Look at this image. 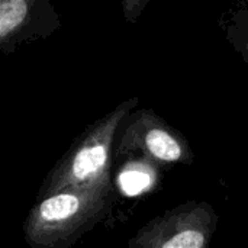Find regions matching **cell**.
<instances>
[{"instance_id":"3957f363","label":"cell","mask_w":248,"mask_h":248,"mask_svg":"<svg viewBox=\"0 0 248 248\" xmlns=\"http://www.w3.org/2000/svg\"><path fill=\"white\" fill-rule=\"evenodd\" d=\"M140 157L154 166H190L195 161L187 138L154 109H135L122 124L113 157Z\"/></svg>"},{"instance_id":"6da1fadb","label":"cell","mask_w":248,"mask_h":248,"mask_svg":"<svg viewBox=\"0 0 248 248\" xmlns=\"http://www.w3.org/2000/svg\"><path fill=\"white\" fill-rule=\"evenodd\" d=\"M118 198L110 180L81 189H68L38 202L23 222L28 248H70L103 222Z\"/></svg>"},{"instance_id":"8992f818","label":"cell","mask_w":248,"mask_h":248,"mask_svg":"<svg viewBox=\"0 0 248 248\" xmlns=\"http://www.w3.org/2000/svg\"><path fill=\"white\" fill-rule=\"evenodd\" d=\"M224 35L232 49L248 65V1L235 4L222 17Z\"/></svg>"},{"instance_id":"7a4b0ae2","label":"cell","mask_w":248,"mask_h":248,"mask_svg":"<svg viewBox=\"0 0 248 248\" xmlns=\"http://www.w3.org/2000/svg\"><path fill=\"white\" fill-rule=\"evenodd\" d=\"M138 105L140 97L132 96L90 124L48 171L38 199L110 180V164L121 126Z\"/></svg>"},{"instance_id":"5b68a950","label":"cell","mask_w":248,"mask_h":248,"mask_svg":"<svg viewBox=\"0 0 248 248\" xmlns=\"http://www.w3.org/2000/svg\"><path fill=\"white\" fill-rule=\"evenodd\" d=\"M60 28V13L48 0L0 1V51L4 55L28 42L48 38Z\"/></svg>"},{"instance_id":"277c9868","label":"cell","mask_w":248,"mask_h":248,"mask_svg":"<svg viewBox=\"0 0 248 248\" xmlns=\"http://www.w3.org/2000/svg\"><path fill=\"white\" fill-rule=\"evenodd\" d=\"M218 221L211 203L189 201L150 219L128 248H211Z\"/></svg>"},{"instance_id":"52a82bcc","label":"cell","mask_w":248,"mask_h":248,"mask_svg":"<svg viewBox=\"0 0 248 248\" xmlns=\"http://www.w3.org/2000/svg\"><path fill=\"white\" fill-rule=\"evenodd\" d=\"M148 3V0H124L122 12L125 20H128L129 23H137Z\"/></svg>"}]
</instances>
